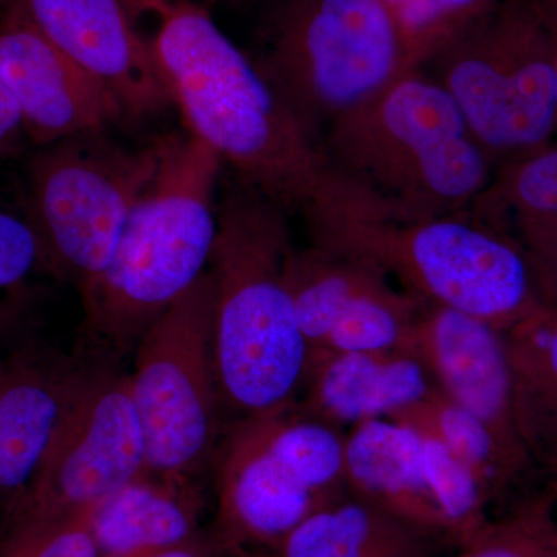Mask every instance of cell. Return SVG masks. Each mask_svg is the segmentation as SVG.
Segmentation results:
<instances>
[{
  "label": "cell",
  "instance_id": "obj_1",
  "mask_svg": "<svg viewBox=\"0 0 557 557\" xmlns=\"http://www.w3.org/2000/svg\"><path fill=\"white\" fill-rule=\"evenodd\" d=\"M299 215L311 245L368 259L424 302L461 311L502 332L547 306L525 251L472 208L408 214L325 168Z\"/></svg>",
  "mask_w": 557,
  "mask_h": 557
},
{
  "label": "cell",
  "instance_id": "obj_2",
  "mask_svg": "<svg viewBox=\"0 0 557 557\" xmlns=\"http://www.w3.org/2000/svg\"><path fill=\"white\" fill-rule=\"evenodd\" d=\"M149 13L150 49L190 135L240 182L299 214L325 171L317 143L203 7L157 0Z\"/></svg>",
  "mask_w": 557,
  "mask_h": 557
},
{
  "label": "cell",
  "instance_id": "obj_3",
  "mask_svg": "<svg viewBox=\"0 0 557 557\" xmlns=\"http://www.w3.org/2000/svg\"><path fill=\"white\" fill-rule=\"evenodd\" d=\"M287 211L236 178L209 259L220 401L237 420L292 408L310 362L288 288Z\"/></svg>",
  "mask_w": 557,
  "mask_h": 557
},
{
  "label": "cell",
  "instance_id": "obj_4",
  "mask_svg": "<svg viewBox=\"0 0 557 557\" xmlns=\"http://www.w3.org/2000/svg\"><path fill=\"white\" fill-rule=\"evenodd\" d=\"M222 164L194 135L163 137L159 172L132 209L112 258L78 288L83 336L106 357L137 348L150 325L207 271Z\"/></svg>",
  "mask_w": 557,
  "mask_h": 557
},
{
  "label": "cell",
  "instance_id": "obj_5",
  "mask_svg": "<svg viewBox=\"0 0 557 557\" xmlns=\"http://www.w3.org/2000/svg\"><path fill=\"white\" fill-rule=\"evenodd\" d=\"M321 150L336 177L412 215L468 211L496 175L448 91L416 64L333 121Z\"/></svg>",
  "mask_w": 557,
  "mask_h": 557
},
{
  "label": "cell",
  "instance_id": "obj_6",
  "mask_svg": "<svg viewBox=\"0 0 557 557\" xmlns=\"http://www.w3.org/2000/svg\"><path fill=\"white\" fill-rule=\"evenodd\" d=\"M248 58L319 149L333 121L410 64L384 0H260Z\"/></svg>",
  "mask_w": 557,
  "mask_h": 557
},
{
  "label": "cell",
  "instance_id": "obj_7",
  "mask_svg": "<svg viewBox=\"0 0 557 557\" xmlns=\"http://www.w3.org/2000/svg\"><path fill=\"white\" fill-rule=\"evenodd\" d=\"M410 64L448 91L494 161L545 148L557 127L552 39L525 7L468 17Z\"/></svg>",
  "mask_w": 557,
  "mask_h": 557
},
{
  "label": "cell",
  "instance_id": "obj_8",
  "mask_svg": "<svg viewBox=\"0 0 557 557\" xmlns=\"http://www.w3.org/2000/svg\"><path fill=\"white\" fill-rule=\"evenodd\" d=\"M161 156L163 138L127 148L106 131L40 146L28 164L25 219L49 273L79 288L104 270Z\"/></svg>",
  "mask_w": 557,
  "mask_h": 557
},
{
  "label": "cell",
  "instance_id": "obj_9",
  "mask_svg": "<svg viewBox=\"0 0 557 557\" xmlns=\"http://www.w3.org/2000/svg\"><path fill=\"white\" fill-rule=\"evenodd\" d=\"M129 387L145 443V471L196 486L222 435L208 270L139 339Z\"/></svg>",
  "mask_w": 557,
  "mask_h": 557
},
{
  "label": "cell",
  "instance_id": "obj_10",
  "mask_svg": "<svg viewBox=\"0 0 557 557\" xmlns=\"http://www.w3.org/2000/svg\"><path fill=\"white\" fill-rule=\"evenodd\" d=\"M145 469V443L129 376L84 372L27 487L10 504L9 528L58 525L90 515Z\"/></svg>",
  "mask_w": 557,
  "mask_h": 557
},
{
  "label": "cell",
  "instance_id": "obj_11",
  "mask_svg": "<svg viewBox=\"0 0 557 557\" xmlns=\"http://www.w3.org/2000/svg\"><path fill=\"white\" fill-rule=\"evenodd\" d=\"M346 490L454 552L491 518L478 480L445 446L388 418L346 432Z\"/></svg>",
  "mask_w": 557,
  "mask_h": 557
},
{
  "label": "cell",
  "instance_id": "obj_12",
  "mask_svg": "<svg viewBox=\"0 0 557 557\" xmlns=\"http://www.w3.org/2000/svg\"><path fill=\"white\" fill-rule=\"evenodd\" d=\"M288 288L310 350H412L424 300L359 256L311 245L289 259Z\"/></svg>",
  "mask_w": 557,
  "mask_h": 557
},
{
  "label": "cell",
  "instance_id": "obj_13",
  "mask_svg": "<svg viewBox=\"0 0 557 557\" xmlns=\"http://www.w3.org/2000/svg\"><path fill=\"white\" fill-rule=\"evenodd\" d=\"M0 78L20 108L25 135L39 148L106 131L126 116L112 91L70 60L13 2L0 14Z\"/></svg>",
  "mask_w": 557,
  "mask_h": 557
},
{
  "label": "cell",
  "instance_id": "obj_14",
  "mask_svg": "<svg viewBox=\"0 0 557 557\" xmlns=\"http://www.w3.org/2000/svg\"><path fill=\"white\" fill-rule=\"evenodd\" d=\"M79 67L104 84L124 115L145 119L174 104L129 0H11Z\"/></svg>",
  "mask_w": 557,
  "mask_h": 557
},
{
  "label": "cell",
  "instance_id": "obj_15",
  "mask_svg": "<svg viewBox=\"0 0 557 557\" xmlns=\"http://www.w3.org/2000/svg\"><path fill=\"white\" fill-rule=\"evenodd\" d=\"M410 348L426 366L435 387L482 421L505 453L533 475L515 423L505 332L461 311L426 302Z\"/></svg>",
  "mask_w": 557,
  "mask_h": 557
},
{
  "label": "cell",
  "instance_id": "obj_16",
  "mask_svg": "<svg viewBox=\"0 0 557 557\" xmlns=\"http://www.w3.org/2000/svg\"><path fill=\"white\" fill-rule=\"evenodd\" d=\"M236 421L215 454L223 544L270 548L335 500L314 493L278 453L265 416Z\"/></svg>",
  "mask_w": 557,
  "mask_h": 557
},
{
  "label": "cell",
  "instance_id": "obj_17",
  "mask_svg": "<svg viewBox=\"0 0 557 557\" xmlns=\"http://www.w3.org/2000/svg\"><path fill=\"white\" fill-rule=\"evenodd\" d=\"M434 388L412 350H313L296 409L344 431L395 417Z\"/></svg>",
  "mask_w": 557,
  "mask_h": 557
},
{
  "label": "cell",
  "instance_id": "obj_18",
  "mask_svg": "<svg viewBox=\"0 0 557 557\" xmlns=\"http://www.w3.org/2000/svg\"><path fill=\"white\" fill-rule=\"evenodd\" d=\"M83 375L32 347L0 359V500L30 483Z\"/></svg>",
  "mask_w": 557,
  "mask_h": 557
},
{
  "label": "cell",
  "instance_id": "obj_19",
  "mask_svg": "<svg viewBox=\"0 0 557 557\" xmlns=\"http://www.w3.org/2000/svg\"><path fill=\"white\" fill-rule=\"evenodd\" d=\"M520 445L542 491L557 496V306L505 332Z\"/></svg>",
  "mask_w": 557,
  "mask_h": 557
},
{
  "label": "cell",
  "instance_id": "obj_20",
  "mask_svg": "<svg viewBox=\"0 0 557 557\" xmlns=\"http://www.w3.org/2000/svg\"><path fill=\"white\" fill-rule=\"evenodd\" d=\"M472 209L518 242L557 306V148L505 163Z\"/></svg>",
  "mask_w": 557,
  "mask_h": 557
},
{
  "label": "cell",
  "instance_id": "obj_21",
  "mask_svg": "<svg viewBox=\"0 0 557 557\" xmlns=\"http://www.w3.org/2000/svg\"><path fill=\"white\" fill-rule=\"evenodd\" d=\"M269 557H446L454 552L420 528L344 494L270 548Z\"/></svg>",
  "mask_w": 557,
  "mask_h": 557
},
{
  "label": "cell",
  "instance_id": "obj_22",
  "mask_svg": "<svg viewBox=\"0 0 557 557\" xmlns=\"http://www.w3.org/2000/svg\"><path fill=\"white\" fill-rule=\"evenodd\" d=\"M90 523L101 557L188 544L197 523L196 486L180 485L143 469L95 508Z\"/></svg>",
  "mask_w": 557,
  "mask_h": 557
},
{
  "label": "cell",
  "instance_id": "obj_23",
  "mask_svg": "<svg viewBox=\"0 0 557 557\" xmlns=\"http://www.w3.org/2000/svg\"><path fill=\"white\" fill-rule=\"evenodd\" d=\"M388 420L399 421L445 446L478 480L491 516L500 515L537 493L528 486L534 482L533 475L505 453L490 429L437 387Z\"/></svg>",
  "mask_w": 557,
  "mask_h": 557
},
{
  "label": "cell",
  "instance_id": "obj_24",
  "mask_svg": "<svg viewBox=\"0 0 557 557\" xmlns=\"http://www.w3.org/2000/svg\"><path fill=\"white\" fill-rule=\"evenodd\" d=\"M557 496L537 491L491 516L450 557H557Z\"/></svg>",
  "mask_w": 557,
  "mask_h": 557
},
{
  "label": "cell",
  "instance_id": "obj_25",
  "mask_svg": "<svg viewBox=\"0 0 557 557\" xmlns=\"http://www.w3.org/2000/svg\"><path fill=\"white\" fill-rule=\"evenodd\" d=\"M40 273L49 270L30 223L0 207V339L27 319Z\"/></svg>",
  "mask_w": 557,
  "mask_h": 557
},
{
  "label": "cell",
  "instance_id": "obj_26",
  "mask_svg": "<svg viewBox=\"0 0 557 557\" xmlns=\"http://www.w3.org/2000/svg\"><path fill=\"white\" fill-rule=\"evenodd\" d=\"M91 515L58 525L13 528L0 545V557H101Z\"/></svg>",
  "mask_w": 557,
  "mask_h": 557
},
{
  "label": "cell",
  "instance_id": "obj_27",
  "mask_svg": "<svg viewBox=\"0 0 557 557\" xmlns=\"http://www.w3.org/2000/svg\"><path fill=\"white\" fill-rule=\"evenodd\" d=\"M24 135V121L20 108L0 78V160L17 148Z\"/></svg>",
  "mask_w": 557,
  "mask_h": 557
},
{
  "label": "cell",
  "instance_id": "obj_28",
  "mask_svg": "<svg viewBox=\"0 0 557 557\" xmlns=\"http://www.w3.org/2000/svg\"><path fill=\"white\" fill-rule=\"evenodd\" d=\"M472 2L475 0H421L417 5L420 10L412 11V20L421 24L423 21L432 20L437 14L438 7H461Z\"/></svg>",
  "mask_w": 557,
  "mask_h": 557
},
{
  "label": "cell",
  "instance_id": "obj_29",
  "mask_svg": "<svg viewBox=\"0 0 557 557\" xmlns=\"http://www.w3.org/2000/svg\"><path fill=\"white\" fill-rule=\"evenodd\" d=\"M148 557H218L209 555L207 549L197 547L196 544H193V541L188 542V544L178 545V547L163 549V552L153 553ZM223 557V556H220Z\"/></svg>",
  "mask_w": 557,
  "mask_h": 557
},
{
  "label": "cell",
  "instance_id": "obj_30",
  "mask_svg": "<svg viewBox=\"0 0 557 557\" xmlns=\"http://www.w3.org/2000/svg\"><path fill=\"white\" fill-rule=\"evenodd\" d=\"M225 557H269L262 548L237 547V545L223 544Z\"/></svg>",
  "mask_w": 557,
  "mask_h": 557
},
{
  "label": "cell",
  "instance_id": "obj_31",
  "mask_svg": "<svg viewBox=\"0 0 557 557\" xmlns=\"http://www.w3.org/2000/svg\"><path fill=\"white\" fill-rule=\"evenodd\" d=\"M549 39H552L553 61H555L556 78H557V27L547 28Z\"/></svg>",
  "mask_w": 557,
  "mask_h": 557
},
{
  "label": "cell",
  "instance_id": "obj_32",
  "mask_svg": "<svg viewBox=\"0 0 557 557\" xmlns=\"http://www.w3.org/2000/svg\"><path fill=\"white\" fill-rule=\"evenodd\" d=\"M11 3V0H0V14L3 13V11L7 10V7H9Z\"/></svg>",
  "mask_w": 557,
  "mask_h": 557
},
{
  "label": "cell",
  "instance_id": "obj_33",
  "mask_svg": "<svg viewBox=\"0 0 557 557\" xmlns=\"http://www.w3.org/2000/svg\"><path fill=\"white\" fill-rule=\"evenodd\" d=\"M150 555H153V553H138V555L119 556V557H148Z\"/></svg>",
  "mask_w": 557,
  "mask_h": 557
}]
</instances>
